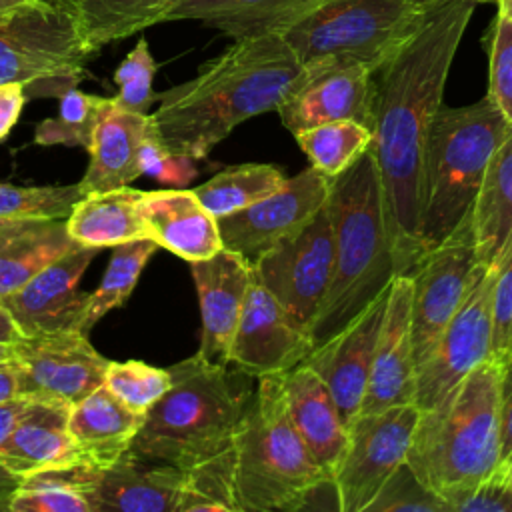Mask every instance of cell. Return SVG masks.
Instances as JSON below:
<instances>
[{"instance_id":"obj_29","label":"cell","mask_w":512,"mask_h":512,"mask_svg":"<svg viewBox=\"0 0 512 512\" xmlns=\"http://www.w3.org/2000/svg\"><path fill=\"white\" fill-rule=\"evenodd\" d=\"M66 220H0V300L78 248Z\"/></svg>"},{"instance_id":"obj_50","label":"cell","mask_w":512,"mask_h":512,"mask_svg":"<svg viewBox=\"0 0 512 512\" xmlns=\"http://www.w3.org/2000/svg\"><path fill=\"white\" fill-rule=\"evenodd\" d=\"M24 334L20 332L18 324L14 322L12 314L8 312V308L2 304L0 300V344L2 346H12L14 342H18Z\"/></svg>"},{"instance_id":"obj_18","label":"cell","mask_w":512,"mask_h":512,"mask_svg":"<svg viewBox=\"0 0 512 512\" xmlns=\"http://www.w3.org/2000/svg\"><path fill=\"white\" fill-rule=\"evenodd\" d=\"M96 252L98 248L78 246L2 298L24 336L64 330L82 332L88 292L78 290V284Z\"/></svg>"},{"instance_id":"obj_4","label":"cell","mask_w":512,"mask_h":512,"mask_svg":"<svg viewBox=\"0 0 512 512\" xmlns=\"http://www.w3.org/2000/svg\"><path fill=\"white\" fill-rule=\"evenodd\" d=\"M328 210L334 230V270L310 328L314 348L354 322L398 276L372 148L332 178Z\"/></svg>"},{"instance_id":"obj_47","label":"cell","mask_w":512,"mask_h":512,"mask_svg":"<svg viewBox=\"0 0 512 512\" xmlns=\"http://www.w3.org/2000/svg\"><path fill=\"white\" fill-rule=\"evenodd\" d=\"M26 100L24 84L0 82V140H4L18 122Z\"/></svg>"},{"instance_id":"obj_22","label":"cell","mask_w":512,"mask_h":512,"mask_svg":"<svg viewBox=\"0 0 512 512\" xmlns=\"http://www.w3.org/2000/svg\"><path fill=\"white\" fill-rule=\"evenodd\" d=\"M72 404L26 400L0 444V466L18 482L26 476L86 464L68 428Z\"/></svg>"},{"instance_id":"obj_9","label":"cell","mask_w":512,"mask_h":512,"mask_svg":"<svg viewBox=\"0 0 512 512\" xmlns=\"http://www.w3.org/2000/svg\"><path fill=\"white\" fill-rule=\"evenodd\" d=\"M94 54L58 0H42L0 26V82L24 84L28 98L76 88Z\"/></svg>"},{"instance_id":"obj_51","label":"cell","mask_w":512,"mask_h":512,"mask_svg":"<svg viewBox=\"0 0 512 512\" xmlns=\"http://www.w3.org/2000/svg\"><path fill=\"white\" fill-rule=\"evenodd\" d=\"M40 2L42 0H0V26Z\"/></svg>"},{"instance_id":"obj_42","label":"cell","mask_w":512,"mask_h":512,"mask_svg":"<svg viewBox=\"0 0 512 512\" xmlns=\"http://www.w3.org/2000/svg\"><path fill=\"white\" fill-rule=\"evenodd\" d=\"M488 98L512 124V22L500 14L492 20L488 38Z\"/></svg>"},{"instance_id":"obj_27","label":"cell","mask_w":512,"mask_h":512,"mask_svg":"<svg viewBox=\"0 0 512 512\" xmlns=\"http://www.w3.org/2000/svg\"><path fill=\"white\" fill-rule=\"evenodd\" d=\"M144 416L130 410L102 384L72 404L68 428L84 462L104 468L130 452Z\"/></svg>"},{"instance_id":"obj_52","label":"cell","mask_w":512,"mask_h":512,"mask_svg":"<svg viewBox=\"0 0 512 512\" xmlns=\"http://www.w3.org/2000/svg\"><path fill=\"white\" fill-rule=\"evenodd\" d=\"M498 4V14L512 22V0H494Z\"/></svg>"},{"instance_id":"obj_21","label":"cell","mask_w":512,"mask_h":512,"mask_svg":"<svg viewBox=\"0 0 512 512\" xmlns=\"http://www.w3.org/2000/svg\"><path fill=\"white\" fill-rule=\"evenodd\" d=\"M414 400L416 362L412 346V284L406 274H400L390 284L386 314L378 334L360 414L414 404Z\"/></svg>"},{"instance_id":"obj_41","label":"cell","mask_w":512,"mask_h":512,"mask_svg":"<svg viewBox=\"0 0 512 512\" xmlns=\"http://www.w3.org/2000/svg\"><path fill=\"white\" fill-rule=\"evenodd\" d=\"M364 512H452L448 502L430 490L410 468L402 462L384 482L376 498Z\"/></svg>"},{"instance_id":"obj_57","label":"cell","mask_w":512,"mask_h":512,"mask_svg":"<svg viewBox=\"0 0 512 512\" xmlns=\"http://www.w3.org/2000/svg\"><path fill=\"white\" fill-rule=\"evenodd\" d=\"M510 348H512V342H510Z\"/></svg>"},{"instance_id":"obj_54","label":"cell","mask_w":512,"mask_h":512,"mask_svg":"<svg viewBox=\"0 0 512 512\" xmlns=\"http://www.w3.org/2000/svg\"><path fill=\"white\" fill-rule=\"evenodd\" d=\"M10 358H12V348L0 344V362H6V360H10Z\"/></svg>"},{"instance_id":"obj_45","label":"cell","mask_w":512,"mask_h":512,"mask_svg":"<svg viewBox=\"0 0 512 512\" xmlns=\"http://www.w3.org/2000/svg\"><path fill=\"white\" fill-rule=\"evenodd\" d=\"M452 512H512V486L496 468L450 502Z\"/></svg>"},{"instance_id":"obj_7","label":"cell","mask_w":512,"mask_h":512,"mask_svg":"<svg viewBox=\"0 0 512 512\" xmlns=\"http://www.w3.org/2000/svg\"><path fill=\"white\" fill-rule=\"evenodd\" d=\"M510 128L512 124L488 96L460 108L440 106L426 148L422 254L446 240L472 212L490 158Z\"/></svg>"},{"instance_id":"obj_5","label":"cell","mask_w":512,"mask_h":512,"mask_svg":"<svg viewBox=\"0 0 512 512\" xmlns=\"http://www.w3.org/2000/svg\"><path fill=\"white\" fill-rule=\"evenodd\" d=\"M172 384L146 412L130 452L196 472L220 460L252 398L248 374L198 352L170 366Z\"/></svg>"},{"instance_id":"obj_13","label":"cell","mask_w":512,"mask_h":512,"mask_svg":"<svg viewBox=\"0 0 512 512\" xmlns=\"http://www.w3.org/2000/svg\"><path fill=\"white\" fill-rule=\"evenodd\" d=\"M10 348L22 400L76 404L104 384L110 364L80 330L22 336Z\"/></svg>"},{"instance_id":"obj_31","label":"cell","mask_w":512,"mask_h":512,"mask_svg":"<svg viewBox=\"0 0 512 512\" xmlns=\"http://www.w3.org/2000/svg\"><path fill=\"white\" fill-rule=\"evenodd\" d=\"M472 222L480 262L498 266L512 250V128L490 158Z\"/></svg>"},{"instance_id":"obj_53","label":"cell","mask_w":512,"mask_h":512,"mask_svg":"<svg viewBox=\"0 0 512 512\" xmlns=\"http://www.w3.org/2000/svg\"><path fill=\"white\" fill-rule=\"evenodd\" d=\"M498 470L506 478V482L512 486V464H498Z\"/></svg>"},{"instance_id":"obj_14","label":"cell","mask_w":512,"mask_h":512,"mask_svg":"<svg viewBox=\"0 0 512 512\" xmlns=\"http://www.w3.org/2000/svg\"><path fill=\"white\" fill-rule=\"evenodd\" d=\"M494 280L496 266L478 278L430 354L416 366L414 404L420 410L440 404L476 366L492 358Z\"/></svg>"},{"instance_id":"obj_26","label":"cell","mask_w":512,"mask_h":512,"mask_svg":"<svg viewBox=\"0 0 512 512\" xmlns=\"http://www.w3.org/2000/svg\"><path fill=\"white\" fill-rule=\"evenodd\" d=\"M152 128L150 114L124 110L108 98L88 148L90 164L80 180L84 192L114 190L140 178V152Z\"/></svg>"},{"instance_id":"obj_49","label":"cell","mask_w":512,"mask_h":512,"mask_svg":"<svg viewBox=\"0 0 512 512\" xmlns=\"http://www.w3.org/2000/svg\"><path fill=\"white\" fill-rule=\"evenodd\" d=\"M12 400H22L18 396V374L16 366L10 360L0 362V404L12 402Z\"/></svg>"},{"instance_id":"obj_10","label":"cell","mask_w":512,"mask_h":512,"mask_svg":"<svg viewBox=\"0 0 512 512\" xmlns=\"http://www.w3.org/2000/svg\"><path fill=\"white\" fill-rule=\"evenodd\" d=\"M488 270L478 258L472 212L438 246L426 250L406 274L412 284V346L416 366Z\"/></svg>"},{"instance_id":"obj_6","label":"cell","mask_w":512,"mask_h":512,"mask_svg":"<svg viewBox=\"0 0 512 512\" xmlns=\"http://www.w3.org/2000/svg\"><path fill=\"white\" fill-rule=\"evenodd\" d=\"M502 460L498 366H476L440 404L420 410L406 462L448 506ZM452 510V508H450Z\"/></svg>"},{"instance_id":"obj_35","label":"cell","mask_w":512,"mask_h":512,"mask_svg":"<svg viewBox=\"0 0 512 512\" xmlns=\"http://www.w3.org/2000/svg\"><path fill=\"white\" fill-rule=\"evenodd\" d=\"M158 248L160 246L150 238L114 246L100 284L94 292L88 294V304L80 326L82 332L88 334L102 316H106L114 308H120L130 298L146 262L154 256Z\"/></svg>"},{"instance_id":"obj_37","label":"cell","mask_w":512,"mask_h":512,"mask_svg":"<svg viewBox=\"0 0 512 512\" xmlns=\"http://www.w3.org/2000/svg\"><path fill=\"white\" fill-rule=\"evenodd\" d=\"M108 98L86 94L70 88L60 96L58 116L42 120L34 128V144L38 146H76L88 150L96 124Z\"/></svg>"},{"instance_id":"obj_11","label":"cell","mask_w":512,"mask_h":512,"mask_svg":"<svg viewBox=\"0 0 512 512\" xmlns=\"http://www.w3.org/2000/svg\"><path fill=\"white\" fill-rule=\"evenodd\" d=\"M334 270V230L328 202L294 234L252 262L254 278L308 334Z\"/></svg>"},{"instance_id":"obj_2","label":"cell","mask_w":512,"mask_h":512,"mask_svg":"<svg viewBox=\"0 0 512 512\" xmlns=\"http://www.w3.org/2000/svg\"><path fill=\"white\" fill-rule=\"evenodd\" d=\"M302 70L282 34L234 38L194 78L158 94L152 124L170 150L202 160L238 124L278 110Z\"/></svg>"},{"instance_id":"obj_19","label":"cell","mask_w":512,"mask_h":512,"mask_svg":"<svg viewBox=\"0 0 512 512\" xmlns=\"http://www.w3.org/2000/svg\"><path fill=\"white\" fill-rule=\"evenodd\" d=\"M388 294L390 288L380 294L354 322L324 344L312 348L304 358V364L316 370L330 388L346 428L362 410Z\"/></svg>"},{"instance_id":"obj_1","label":"cell","mask_w":512,"mask_h":512,"mask_svg":"<svg viewBox=\"0 0 512 512\" xmlns=\"http://www.w3.org/2000/svg\"><path fill=\"white\" fill-rule=\"evenodd\" d=\"M472 0H438L420 30L374 72V136L384 220L396 274L422 254L426 148Z\"/></svg>"},{"instance_id":"obj_39","label":"cell","mask_w":512,"mask_h":512,"mask_svg":"<svg viewBox=\"0 0 512 512\" xmlns=\"http://www.w3.org/2000/svg\"><path fill=\"white\" fill-rule=\"evenodd\" d=\"M170 368L150 366L140 360L112 362L104 374V386L130 410L146 414L170 388Z\"/></svg>"},{"instance_id":"obj_3","label":"cell","mask_w":512,"mask_h":512,"mask_svg":"<svg viewBox=\"0 0 512 512\" xmlns=\"http://www.w3.org/2000/svg\"><path fill=\"white\" fill-rule=\"evenodd\" d=\"M210 468L224 480L230 512L302 510L330 478L290 420L280 374L258 378L228 450Z\"/></svg>"},{"instance_id":"obj_24","label":"cell","mask_w":512,"mask_h":512,"mask_svg":"<svg viewBox=\"0 0 512 512\" xmlns=\"http://www.w3.org/2000/svg\"><path fill=\"white\" fill-rule=\"evenodd\" d=\"M290 420L316 462L334 476L348 444V428L326 382L300 362L280 374Z\"/></svg>"},{"instance_id":"obj_34","label":"cell","mask_w":512,"mask_h":512,"mask_svg":"<svg viewBox=\"0 0 512 512\" xmlns=\"http://www.w3.org/2000/svg\"><path fill=\"white\" fill-rule=\"evenodd\" d=\"M286 178L272 164H238L196 186L194 194L214 218H222L270 196Z\"/></svg>"},{"instance_id":"obj_36","label":"cell","mask_w":512,"mask_h":512,"mask_svg":"<svg viewBox=\"0 0 512 512\" xmlns=\"http://www.w3.org/2000/svg\"><path fill=\"white\" fill-rule=\"evenodd\" d=\"M372 136V128L356 120L326 122L294 134L310 166L328 178H336L350 168L370 148Z\"/></svg>"},{"instance_id":"obj_43","label":"cell","mask_w":512,"mask_h":512,"mask_svg":"<svg viewBox=\"0 0 512 512\" xmlns=\"http://www.w3.org/2000/svg\"><path fill=\"white\" fill-rule=\"evenodd\" d=\"M140 166H142V176H150L172 188H184L198 174L196 158L170 150L158 138L156 128H152V132L146 136L142 144Z\"/></svg>"},{"instance_id":"obj_46","label":"cell","mask_w":512,"mask_h":512,"mask_svg":"<svg viewBox=\"0 0 512 512\" xmlns=\"http://www.w3.org/2000/svg\"><path fill=\"white\" fill-rule=\"evenodd\" d=\"M498 366V416L502 460L512 452V348L492 356ZM500 460V462H502Z\"/></svg>"},{"instance_id":"obj_56","label":"cell","mask_w":512,"mask_h":512,"mask_svg":"<svg viewBox=\"0 0 512 512\" xmlns=\"http://www.w3.org/2000/svg\"><path fill=\"white\" fill-rule=\"evenodd\" d=\"M472 2H476V4H478V2H494V0H472Z\"/></svg>"},{"instance_id":"obj_32","label":"cell","mask_w":512,"mask_h":512,"mask_svg":"<svg viewBox=\"0 0 512 512\" xmlns=\"http://www.w3.org/2000/svg\"><path fill=\"white\" fill-rule=\"evenodd\" d=\"M76 18L88 46L124 40L154 24L166 22V14L178 0H58Z\"/></svg>"},{"instance_id":"obj_48","label":"cell","mask_w":512,"mask_h":512,"mask_svg":"<svg viewBox=\"0 0 512 512\" xmlns=\"http://www.w3.org/2000/svg\"><path fill=\"white\" fill-rule=\"evenodd\" d=\"M24 402L26 400H12L6 404H0V444L6 438V434L10 432ZM16 486H18V480L0 466V510H8V502H10Z\"/></svg>"},{"instance_id":"obj_16","label":"cell","mask_w":512,"mask_h":512,"mask_svg":"<svg viewBox=\"0 0 512 512\" xmlns=\"http://www.w3.org/2000/svg\"><path fill=\"white\" fill-rule=\"evenodd\" d=\"M276 112L292 134L336 120H356L374 130V72L340 62L304 66Z\"/></svg>"},{"instance_id":"obj_8","label":"cell","mask_w":512,"mask_h":512,"mask_svg":"<svg viewBox=\"0 0 512 512\" xmlns=\"http://www.w3.org/2000/svg\"><path fill=\"white\" fill-rule=\"evenodd\" d=\"M438 0H324L282 32L302 66L358 64L376 72L426 22Z\"/></svg>"},{"instance_id":"obj_23","label":"cell","mask_w":512,"mask_h":512,"mask_svg":"<svg viewBox=\"0 0 512 512\" xmlns=\"http://www.w3.org/2000/svg\"><path fill=\"white\" fill-rule=\"evenodd\" d=\"M186 488L184 470L166 462L146 464L132 452L110 466H92L96 512H178Z\"/></svg>"},{"instance_id":"obj_15","label":"cell","mask_w":512,"mask_h":512,"mask_svg":"<svg viewBox=\"0 0 512 512\" xmlns=\"http://www.w3.org/2000/svg\"><path fill=\"white\" fill-rule=\"evenodd\" d=\"M332 178L308 166L270 196L216 218L222 246L254 262L282 238L300 230L326 202Z\"/></svg>"},{"instance_id":"obj_20","label":"cell","mask_w":512,"mask_h":512,"mask_svg":"<svg viewBox=\"0 0 512 512\" xmlns=\"http://www.w3.org/2000/svg\"><path fill=\"white\" fill-rule=\"evenodd\" d=\"M188 264L202 318L198 354L214 364H230L232 338L254 278L252 262L234 250L222 248L206 260Z\"/></svg>"},{"instance_id":"obj_55","label":"cell","mask_w":512,"mask_h":512,"mask_svg":"<svg viewBox=\"0 0 512 512\" xmlns=\"http://www.w3.org/2000/svg\"><path fill=\"white\" fill-rule=\"evenodd\" d=\"M500 464H512V452H510V454H508Z\"/></svg>"},{"instance_id":"obj_30","label":"cell","mask_w":512,"mask_h":512,"mask_svg":"<svg viewBox=\"0 0 512 512\" xmlns=\"http://www.w3.org/2000/svg\"><path fill=\"white\" fill-rule=\"evenodd\" d=\"M142 192L128 186L88 192L66 218L70 236L80 246L98 250L150 238L140 208Z\"/></svg>"},{"instance_id":"obj_40","label":"cell","mask_w":512,"mask_h":512,"mask_svg":"<svg viewBox=\"0 0 512 512\" xmlns=\"http://www.w3.org/2000/svg\"><path fill=\"white\" fill-rule=\"evenodd\" d=\"M156 68L158 64L150 52L148 40L138 38L136 46L114 70V82L118 86V92L116 96H112V100L116 102V106L136 114H150L152 102L158 100V94L152 88Z\"/></svg>"},{"instance_id":"obj_28","label":"cell","mask_w":512,"mask_h":512,"mask_svg":"<svg viewBox=\"0 0 512 512\" xmlns=\"http://www.w3.org/2000/svg\"><path fill=\"white\" fill-rule=\"evenodd\" d=\"M324 0H178L166 22L198 20L226 36L282 34Z\"/></svg>"},{"instance_id":"obj_38","label":"cell","mask_w":512,"mask_h":512,"mask_svg":"<svg viewBox=\"0 0 512 512\" xmlns=\"http://www.w3.org/2000/svg\"><path fill=\"white\" fill-rule=\"evenodd\" d=\"M84 196L80 182L64 186L0 182V220H66Z\"/></svg>"},{"instance_id":"obj_25","label":"cell","mask_w":512,"mask_h":512,"mask_svg":"<svg viewBox=\"0 0 512 512\" xmlns=\"http://www.w3.org/2000/svg\"><path fill=\"white\" fill-rule=\"evenodd\" d=\"M140 208L150 238L186 262L206 260L224 248L218 220L198 200L194 190L166 188L142 192Z\"/></svg>"},{"instance_id":"obj_17","label":"cell","mask_w":512,"mask_h":512,"mask_svg":"<svg viewBox=\"0 0 512 512\" xmlns=\"http://www.w3.org/2000/svg\"><path fill=\"white\" fill-rule=\"evenodd\" d=\"M312 348L310 334L252 278L232 338L230 364L254 378L282 374L304 362Z\"/></svg>"},{"instance_id":"obj_33","label":"cell","mask_w":512,"mask_h":512,"mask_svg":"<svg viewBox=\"0 0 512 512\" xmlns=\"http://www.w3.org/2000/svg\"><path fill=\"white\" fill-rule=\"evenodd\" d=\"M10 512H96L92 494V466L44 470L18 482Z\"/></svg>"},{"instance_id":"obj_44","label":"cell","mask_w":512,"mask_h":512,"mask_svg":"<svg viewBox=\"0 0 512 512\" xmlns=\"http://www.w3.org/2000/svg\"><path fill=\"white\" fill-rule=\"evenodd\" d=\"M512 342V250L496 266L492 288V356L502 354Z\"/></svg>"},{"instance_id":"obj_12","label":"cell","mask_w":512,"mask_h":512,"mask_svg":"<svg viewBox=\"0 0 512 512\" xmlns=\"http://www.w3.org/2000/svg\"><path fill=\"white\" fill-rule=\"evenodd\" d=\"M418 418L416 404H400L360 414L348 426V444L334 470L342 512H364L392 472L406 462Z\"/></svg>"}]
</instances>
